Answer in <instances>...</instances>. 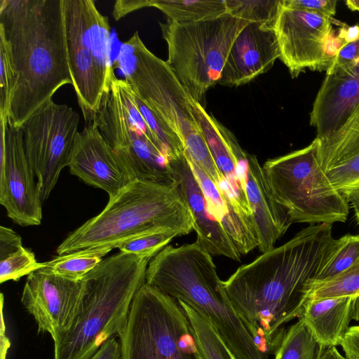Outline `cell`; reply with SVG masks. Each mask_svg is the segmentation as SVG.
I'll return each instance as SVG.
<instances>
[{"instance_id": "6da1fadb", "label": "cell", "mask_w": 359, "mask_h": 359, "mask_svg": "<svg viewBox=\"0 0 359 359\" xmlns=\"http://www.w3.org/2000/svg\"><path fill=\"white\" fill-rule=\"evenodd\" d=\"M332 226L322 223L302 229L224 281L231 306L264 353L274 354L284 325L301 317L313 283L336 251L339 242Z\"/></svg>"}, {"instance_id": "7a4b0ae2", "label": "cell", "mask_w": 359, "mask_h": 359, "mask_svg": "<svg viewBox=\"0 0 359 359\" xmlns=\"http://www.w3.org/2000/svg\"><path fill=\"white\" fill-rule=\"evenodd\" d=\"M0 39L15 75L8 118L15 127L72 84L63 0H1Z\"/></svg>"}, {"instance_id": "3957f363", "label": "cell", "mask_w": 359, "mask_h": 359, "mask_svg": "<svg viewBox=\"0 0 359 359\" xmlns=\"http://www.w3.org/2000/svg\"><path fill=\"white\" fill-rule=\"evenodd\" d=\"M151 259L119 251L83 278L76 315L54 342V359H89L107 340L121 334Z\"/></svg>"}, {"instance_id": "277c9868", "label": "cell", "mask_w": 359, "mask_h": 359, "mask_svg": "<svg viewBox=\"0 0 359 359\" xmlns=\"http://www.w3.org/2000/svg\"><path fill=\"white\" fill-rule=\"evenodd\" d=\"M145 283L207 316L236 359H268L231 306L212 255L196 241L163 248L150 260Z\"/></svg>"}, {"instance_id": "5b68a950", "label": "cell", "mask_w": 359, "mask_h": 359, "mask_svg": "<svg viewBox=\"0 0 359 359\" xmlns=\"http://www.w3.org/2000/svg\"><path fill=\"white\" fill-rule=\"evenodd\" d=\"M193 230L191 212L175 182L163 184L135 180L109 198L100 214L69 233L57 247V254L111 250L150 233L170 231L181 236Z\"/></svg>"}, {"instance_id": "8992f818", "label": "cell", "mask_w": 359, "mask_h": 359, "mask_svg": "<svg viewBox=\"0 0 359 359\" xmlns=\"http://www.w3.org/2000/svg\"><path fill=\"white\" fill-rule=\"evenodd\" d=\"M115 64L137 95L179 137L188 158L219 185L222 177L192 114L193 98L166 62L152 53L136 32L122 45Z\"/></svg>"}, {"instance_id": "52a82bcc", "label": "cell", "mask_w": 359, "mask_h": 359, "mask_svg": "<svg viewBox=\"0 0 359 359\" xmlns=\"http://www.w3.org/2000/svg\"><path fill=\"white\" fill-rule=\"evenodd\" d=\"M262 170L275 201L292 223L346 220L348 202L321 168L316 137L304 148L267 160Z\"/></svg>"}, {"instance_id": "ba28073f", "label": "cell", "mask_w": 359, "mask_h": 359, "mask_svg": "<svg viewBox=\"0 0 359 359\" xmlns=\"http://www.w3.org/2000/svg\"><path fill=\"white\" fill-rule=\"evenodd\" d=\"M63 8L72 85L86 124L90 123L116 76L111 29L93 0H63Z\"/></svg>"}, {"instance_id": "9c48e42d", "label": "cell", "mask_w": 359, "mask_h": 359, "mask_svg": "<svg viewBox=\"0 0 359 359\" xmlns=\"http://www.w3.org/2000/svg\"><path fill=\"white\" fill-rule=\"evenodd\" d=\"M248 23L228 13L191 23H160L168 45L166 63L196 102L219 82L233 43Z\"/></svg>"}, {"instance_id": "30bf717a", "label": "cell", "mask_w": 359, "mask_h": 359, "mask_svg": "<svg viewBox=\"0 0 359 359\" xmlns=\"http://www.w3.org/2000/svg\"><path fill=\"white\" fill-rule=\"evenodd\" d=\"M119 338L121 359H203L180 304L147 283L137 291Z\"/></svg>"}, {"instance_id": "8fae6325", "label": "cell", "mask_w": 359, "mask_h": 359, "mask_svg": "<svg viewBox=\"0 0 359 359\" xmlns=\"http://www.w3.org/2000/svg\"><path fill=\"white\" fill-rule=\"evenodd\" d=\"M79 121L78 112L50 99L20 127L41 201L48 199L61 171L69 165Z\"/></svg>"}, {"instance_id": "7c38bea8", "label": "cell", "mask_w": 359, "mask_h": 359, "mask_svg": "<svg viewBox=\"0 0 359 359\" xmlns=\"http://www.w3.org/2000/svg\"><path fill=\"white\" fill-rule=\"evenodd\" d=\"M332 18L282 4L274 25L280 59L292 78L306 69L327 71L332 62L327 48L333 35Z\"/></svg>"}, {"instance_id": "4fadbf2b", "label": "cell", "mask_w": 359, "mask_h": 359, "mask_svg": "<svg viewBox=\"0 0 359 359\" xmlns=\"http://www.w3.org/2000/svg\"><path fill=\"white\" fill-rule=\"evenodd\" d=\"M0 204L15 224L39 225L42 201L20 128L14 126L6 117L0 118Z\"/></svg>"}, {"instance_id": "5bb4252c", "label": "cell", "mask_w": 359, "mask_h": 359, "mask_svg": "<svg viewBox=\"0 0 359 359\" xmlns=\"http://www.w3.org/2000/svg\"><path fill=\"white\" fill-rule=\"evenodd\" d=\"M81 291V280L67 279L42 268L27 277L21 302L34 317L39 332H48L53 341L72 325Z\"/></svg>"}, {"instance_id": "9a60e30c", "label": "cell", "mask_w": 359, "mask_h": 359, "mask_svg": "<svg viewBox=\"0 0 359 359\" xmlns=\"http://www.w3.org/2000/svg\"><path fill=\"white\" fill-rule=\"evenodd\" d=\"M191 107L213 161L226 183L229 201L237 213L254 220L246 192L248 154L201 103L193 99Z\"/></svg>"}, {"instance_id": "2e32d148", "label": "cell", "mask_w": 359, "mask_h": 359, "mask_svg": "<svg viewBox=\"0 0 359 359\" xmlns=\"http://www.w3.org/2000/svg\"><path fill=\"white\" fill-rule=\"evenodd\" d=\"M68 167L86 184L115 196L130 182L95 122L76 135Z\"/></svg>"}, {"instance_id": "e0dca14e", "label": "cell", "mask_w": 359, "mask_h": 359, "mask_svg": "<svg viewBox=\"0 0 359 359\" xmlns=\"http://www.w3.org/2000/svg\"><path fill=\"white\" fill-rule=\"evenodd\" d=\"M358 106L359 57L330 67L310 113V125L316 128V137L337 130Z\"/></svg>"}, {"instance_id": "ac0fdd59", "label": "cell", "mask_w": 359, "mask_h": 359, "mask_svg": "<svg viewBox=\"0 0 359 359\" xmlns=\"http://www.w3.org/2000/svg\"><path fill=\"white\" fill-rule=\"evenodd\" d=\"M280 56L274 28L248 23L233 43L219 83L229 86L245 84L269 71Z\"/></svg>"}, {"instance_id": "d6986e66", "label": "cell", "mask_w": 359, "mask_h": 359, "mask_svg": "<svg viewBox=\"0 0 359 359\" xmlns=\"http://www.w3.org/2000/svg\"><path fill=\"white\" fill-rule=\"evenodd\" d=\"M169 164L174 180L191 212L196 242L212 256H224L239 262L241 255L222 224L208 210L203 193L185 152L170 161Z\"/></svg>"}, {"instance_id": "ffe728a7", "label": "cell", "mask_w": 359, "mask_h": 359, "mask_svg": "<svg viewBox=\"0 0 359 359\" xmlns=\"http://www.w3.org/2000/svg\"><path fill=\"white\" fill-rule=\"evenodd\" d=\"M93 122L113 151L128 146L133 131L136 130L158 147L138 108L134 91L125 79L116 76L111 79Z\"/></svg>"}, {"instance_id": "44dd1931", "label": "cell", "mask_w": 359, "mask_h": 359, "mask_svg": "<svg viewBox=\"0 0 359 359\" xmlns=\"http://www.w3.org/2000/svg\"><path fill=\"white\" fill-rule=\"evenodd\" d=\"M318 139L320 166L343 196L359 189V106L332 133Z\"/></svg>"}, {"instance_id": "7402d4cb", "label": "cell", "mask_w": 359, "mask_h": 359, "mask_svg": "<svg viewBox=\"0 0 359 359\" xmlns=\"http://www.w3.org/2000/svg\"><path fill=\"white\" fill-rule=\"evenodd\" d=\"M246 192L257 234V247L264 253L274 248L276 241L285 234L292 222L275 201L257 157L250 154H248Z\"/></svg>"}, {"instance_id": "603a6c76", "label": "cell", "mask_w": 359, "mask_h": 359, "mask_svg": "<svg viewBox=\"0 0 359 359\" xmlns=\"http://www.w3.org/2000/svg\"><path fill=\"white\" fill-rule=\"evenodd\" d=\"M187 159L202 189L209 212L222 224L240 254L245 255L257 247L254 221L237 213L209 176L188 157Z\"/></svg>"}, {"instance_id": "cb8c5ba5", "label": "cell", "mask_w": 359, "mask_h": 359, "mask_svg": "<svg viewBox=\"0 0 359 359\" xmlns=\"http://www.w3.org/2000/svg\"><path fill=\"white\" fill-rule=\"evenodd\" d=\"M114 152L130 181L163 184L175 182L168 158L137 130L133 131L128 146Z\"/></svg>"}, {"instance_id": "d4e9b609", "label": "cell", "mask_w": 359, "mask_h": 359, "mask_svg": "<svg viewBox=\"0 0 359 359\" xmlns=\"http://www.w3.org/2000/svg\"><path fill=\"white\" fill-rule=\"evenodd\" d=\"M352 297L310 300L299 318L324 346L339 345L351 318Z\"/></svg>"}, {"instance_id": "484cf974", "label": "cell", "mask_w": 359, "mask_h": 359, "mask_svg": "<svg viewBox=\"0 0 359 359\" xmlns=\"http://www.w3.org/2000/svg\"><path fill=\"white\" fill-rule=\"evenodd\" d=\"M150 6L177 23L210 20L227 13L225 0H150Z\"/></svg>"}, {"instance_id": "4316f807", "label": "cell", "mask_w": 359, "mask_h": 359, "mask_svg": "<svg viewBox=\"0 0 359 359\" xmlns=\"http://www.w3.org/2000/svg\"><path fill=\"white\" fill-rule=\"evenodd\" d=\"M177 302L188 318L203 359H236L207 316L182 301Z\"/></svg>"}, {"instance_id": "83f0119b", "label": "cell", "mask_w": 359, "mask_h": 359, "mask_svg": "<svg viewBox=\"0 0 359 359\" xmlns=\"http://www.w3.org/2000/svg\"><path fill=\"white\" fill-rule=\"evenodd\" d=\"M326 348L299 318L285 330L274 353L275 359H319Z\"/></svg>"}, {"instance_id": "f1b7e54d", "label": "cell", "mask_w": 359, "mask_h": 359, "mask_svg": "<svg viewBox=\"0 0 359 359\" xmlns=\"http://www.w3.org/2000/svg\"><path fill=\"white\" fill-rule=\"evenodd\" d=\"M110 251L107 249H93L58 255L44 262L42 269L67 279L81 280Z\"/></svg>"}, {"instance_id": "f546056e", "label": "cell", "mask_w": 359, "mask_h": 359, "mask_svg": "<svg viewBox=\"0 0 359 359\" xmlns=\"http://www.w3.org/2000/svg\"><path fill=\"white\" fill-rule=\"evenodd\" d=\"M227 13L247 21L274 28L282 0H225Z\"/></svg>"}, {"instance_id": "4dcf8cb0", "label": "cell", "mask_w": 359, "mask_h": 359, "mask_svg": "<svg viewBox=\"0 0 359 359\" xmlns=\"http://www.w3.org/2000/svg\"><path fill=\"white\" fill-rule=\"evenodd\" d=\"M134 93L138 108L161 151L169 161L183 155L185 149L179 137L149 109L135 91Z\"/></svg>"}, {"instance_id": "1f68e13d", "label": "cell", "mask_w": 359, "mask_h": 359, "mask_svg": "<svg viewBox=\"0 0 359 359\" xmlns=\"http://www.w3.org/2000/svg\"><path fill=\"white\" fill-rule=\"evenodd\" d=\"M359 294V261L339 275L313 283L308 301Z\"/></svg>"}, {"instance_id": "d6a6232c", "label": "cell", "mask_w": 359, "mask_h": 359, "mask_svg": "<svg viewBox=\"0 0 359 359\" xmlns=\"http://www.w3.org/2000/svg\"><path fill=\"white\" fill-rule=\"evenodd\" d=\"M338 242L336 251L320 271L316 281L332 278L359 261V234H346L339 238Z\"/></svg>"}, {"instance_id": "836d02e7", "label": "cell", "mask_w": 359, "mask_h": 359, "mask_svg": "<svg viewBox=\"0 0 359 359\" xmlns=\"http://www.w3.org/2000/svg\"><path fill=\"white\" fill-rule=\"evenodd\" d=\"M43 266L44 262H38L33 252L23 247L0 260V283L17 281Z\"/></svg>"}, {"instance_id": "e575fe53", "label": "cell", "mask_w": 359, "mask_h": 359, "mask_svg": "<svg viewBox=\"0 0 359 359\" xmlns=\"http://www.w3.org/2000/svg\"><path fill=\"white\" fill-rule=\"evenodd\" d=\"M179 236L172 231H163L137 236L121 244L120 252L153 258L174 238Z\"/></svg>"}, {"instance_id": "d590c367", "label": "cell", "mask_w": 359, "mask_h": 359, "mask_svg": "<svg viewBox=\"0 0 359 359\" xmlns=\"http://www.w3.org/2000/svg\"><path fill=\"white\" fill-rule=\"evenodd\" d=\"M15 75L8 48L0 39V118L8 117Z\"/></svg>"}, {"instance_id": "8d00e7d4", "label": "cell", "mask_w": 359, "mask_h": 359, "mask_svg": "<svg viewBox=\"0 0 359 359\" xmlns=\"http://www.w3.org/2000/svg\"><path fill=\"white\" fill-rule=\"evenodd\" d=\"M284 5L300 10L318 13L332 18L336 14L335 0H283Z\"/></svg>"}, {"instance_id": "74e56055", "label": "cell", "mask_w": 359, "mask_h": 359, "mask_svg": "<svg viewBox=\"0 0 359 359\" xmlns=\"http://www.w3.org/2000/svg\"><path fill=\"white\" fill-rule=\"evenodd\" d=\"M23 248L20 236L13 229L0 226V260Z\"/></svg>"}, {"instance_id": "f35d334b", "label": "cell", "mask_w": 359, "mask_h": 359, "mask_svg": "<svg viewBox=\"0 0 359 359\" xmlns=\"http://www.w3.org/2000/svg\"><path fill=\"white\" fill-rule=\"evenodd\" d=\"M339 345L342 347L346 359H359V325L350 327Z\"/></svg>"}, {"instance_id": "ab89813d", "label": "cell", "mask_w": 359, "mask_h": 359, "mask_svg": "<svg viewBox=\"0 0 359 359\" xmlns=\"http://www.w3.org/2000/svg\"><path fill=\"white\" fill-rule=\"evenodd\" d=\"M150 6V0H118L115 2L112 15L115 20H119L134 11Z\"/></svg>"}, {"instance_id": "60d3db41", "label": "cell", "mask_w": 359, "mask_h": 359, "mask_svg": "<svg viewBox=\"0 0 359 359\" xmlns=\"http://www.w3.org/2000/svg\"><path fill=\"white\" fill-rule=\"evenodd\" d=\"M89 359H121V344L115 337L104 343Z\"/></svg>"}, {"instance_id": "b9f144b4", "label": "cell", "mask_w": 359, "mask_h": 359, "mask_svg": "<svg viewBox=\"0 0 359 359\" xmlns=\"http://www.w3.org/2000/svg\"><path fill=\"white\" fill-rule=\"evenodd\" d=\"M4 295L1 294V328H0V359H6L11 342L6 334V325L4 318Z\"/></svg>"}, {"instance_id": "7bdbcfd3", "label": "cell", "mask_w": 359, "mask_h": 359, "mask_svg": "<svg viewBox=\"0 0 359 359\" xmlns=\"http://www.w3.org/2000/svg\"><path fill=\"white\" fill-rule=\"evenodd\" d=\"M337 36L344 45L353 42L359 39V25L348 26L345 24L339 29Z\"/></svg>"}, {"instance_id": "ee69618b", "label": "cell", "mask_w": 359, "mask_h": 359, "mask_svg": "<svg viewBox=\"0 0 359 359\" xmlns=\"http://www.w3.org/2000/svg\"><path fill=\"white\" fill-rule=\"evenodd\" d=\"M344 196L353 209L355 217L359 224V189L351 191L345 194Z\"/></svg>"}, {"instance_id": "f6af8a7d", "label": "cell", "mask_w": 359, "mask_h": 359, "mask_svg": "<svg viewBox=\"0 0 359 359\" xmlns=\"http://www.w3.org/2000/svg\"><path fill=\"white\" fill-rule=\"evenodd\" d=\"M319 359H346L334 346L327 347Z\"/></svg>"}, {"instance_id": "bcb514c9", "label": "cell", "mask_w": 359, "mask_h": 359, "mask_svg": "<svg viewBox=\"0 0 359 359\" xmlns=\"http://www.w3.org/2000/svg\"><path fill=\"white\" fill-rule=\"evenodd\" d=\"M351 318L359 321V294L352 297Z\"/></svg>"}, {"instance_id": "7dc6e473", "label": "cell", "mask_w": 359, "mask_h": 359, "mask_svg": "<svg viewBox=\"0 0 359 359\" xmlns=\"http://www.w3.org/2000/svg\"><path fill=\"white\" fill-rule=\"evenodd\" d=\"M345 3L350 10L359 11V0H347Z\"/></svg>"}]
</instances>
